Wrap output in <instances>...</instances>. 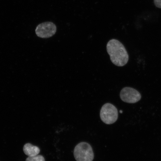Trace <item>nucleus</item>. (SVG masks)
<instances>
[{
	"instance_id": "nucleus-1",
	"label": "nucleus",
	"mask_w": 161,
	"mask_h": 161,
	"mask_svg": "<svg viewBox=\"0 0 161 161\" xmlns=\"http://www.w3.org/2000/svg\"><path fill=\"white\" fill-rule=\"evenodd\" d=\"M107 50L112 63L118 66H123L128 63L129 55L123 44L117 40L112 39L108 42Z\"/></svg>"
},
{
	"instance_id": "nucleus-2",
	"label": "nucleus",
	"mask_w": 161,
	"mask_h": 161,
	"mask_svg": "<svg viewBox=\"0 0 161 161\" xmlns=\"http://www.w3.org/2000/svg\"><path fill=\"white\" fill-rule=\"evenodd\" d=\"M74 154L76 161H92L94 154L91 146L86 142H81L74 148Z\"/></svg>"
},
{
	"instance_id": "nucleus-3",
	"label": "nucleus",
	"mask_w": 161,
	"mask_h": 161,
	"mask_svg": "<svg viewBox=\"0 0 161 161\" xmlns=\"http://www.w3.org/2000/svg\"><path fill=\"white\" fill-rule=\"evenodd\" d=\"M118 111L115 106L110 103H106L103 106L100 112L101 119L104 123L110 125L117 120Z\"/></svg>"
},
{
	"instance_id": "nucleus-4",
	"label": "nucleus",
	"mask_w": 161,
	"mask_h": 161,
	"mask_svg": "<svg viewBox=\"0 0 161 161\" xmlns=\"http://www.w3.org/2000/svg\"><path fill=\"white\" fill-rule=\"evenodd\" d=\"M57 31L56 25L51 22H46L38 25L35 30L38 37L44 39L49 38L55 35Z\"/></svg>"
},
{
	"instance_id": "nucleus-5",
	"label": "nucleus",
	"mask_w": 161,
	"mask_h": 161,
	"mask_svg": "<svg viewBox=\"0 0 161 161\" xmlns=\"http://www.w3.org/2000/svg\"><path fill=\"white\" fill-rule=\"evenodd\" d=\"M120 97L123 101L128 103H136L142 98L141 94L137 90L130 87L123 88L120 92Z\"/></svg>"
},
{
	"instance_id": "nucleus-6",
	"label": "nucleus",
	"mask_w": 161,
	"mask_h": 161,
	"mask_svg": "<svg viewBox=\"0 0 161 161\" xmlns=\"http://www.w3.org/2000/svg\"><path fill=\"white\" fill-rule=\"evenodd\" d=\"M23 151L26 155L30 157L37 155L40 152V148L30 143L26 144L24 146Z\"/></svg>"
},
{
	"instance_id": "nucleus-7",
	"label": "nucleus",
	"mask_w": 161,
	"mask_h": 161,
	"mask_svg": "<svg viewBox=\"0 0 161 161\" xmlns=\"http://www.w3.org/2000/svg\"><path fill=\"white\" fill-rule=\"evenodd\" d=\"M26 161H45V159L43 156L37 155L34 156H29Z\"/></svg>"
},
{
	"instance_id": "nucleus-8",
	"label": "nucleus",
	"mask_w": 161,
	"mask_h": 161,
	"mask_svg": "<svg viewBox=\"0 0 161 161\" xmlns=\"http://www.w3.org/2000/svg\"><path fill=\"white\" fill-rule=\"evenodd\" d=\"M154 1L156 7L161 8V0H154Z\"/></svg>"
},
{
	"instance_id": "nucleus-9",
	"label": "nucleus",
	"mask_w": 161,
	"mask_h": 161,
	"mask_svg": "<svg viewBox=\"0 0 161 161\" xmlns=\"http://www.w3.org/2000/svg\"><path fill=\"white\" fill-rule=\"evenodd\" d=\"M120 113H122V112L121 111H120Z\"/></svg>"
}]
</instances>
